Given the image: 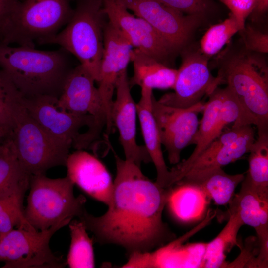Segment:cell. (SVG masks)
I'll return each instance as SVG.
<instances>
[{
  "label": "cell",
  "mask_w": 268,
  "mask_h": 268,
  "mask_svg": "<svg viewBox=\"0 0 268 268\" xmlns=\"http://www.w3.org/2000/svg\"><path fill=\"white\" fill-rule=\"evenodd\" d=\"M116 175L111 202L102 215L85 209L78 217L100 244L124 248L129 254L152 251L174 239L162 219L169 188L153 182L135 163L115 155Z\"/></svg>",
  "instance_id": "1"
},
{
  "label": "cell",
  "mask_w": 268,
  "mask_h": 268,
  "mask_svg": "<svg viewBox=\"0 0 268 268\" xmlns=\"http://www.w3.org/2000/svg\"><path fill=\"white\" fill-rule=\"evenodd\" d=\"M218 58L217 85L226 84L237 99L241 125H254L258 132H268V66L263 54L242 45L227 48Z\"/></svg>",
  "instance_id": "2"
},
{
  "label": "cell",
  "mask_w": 268,
  "mask_h": 268,
  "mask_svg": "<svg viewBox=\"0 0 268 268\" xmlns=\"http://www.w3.org/2000/svg\"><path fill=\"white\" fill-rule=\"evenodd\" d=\"M70 54L62 48L43 51L0 43V68L25 98H59L65 80L74 67Z\"/></svg>",
  "instance_id": "3"
},
{
  "label": "cell",
  "mask_w": 268,
  "mask_h": 268,
  "mask_svg": "<svg viewBox=\"0 0 268 268\" xmlns=\"http://www.w3.org/2000/svg\"><path fill=\"white\" fill-rule=\"evenodd\" d=\"M22 97L15 89L8 99L12 123L8 137L20 162L31 175L45 174L53 167L66 166L70 147L58 142L44 130L26 110Z\"/></svg>",
  "instance_id": "4"
},
{
  "label": "cell",
  "mask_w": 268,
  "mask_h": 268,
  "mask_svg": "<svg viewBox=\"0 0 268 268\" xmlns=\"http://www.w3.org/2000/svg\"><path fill=\"white\" fill-rule=\"evenodd\" d=\"M108 21L103 0H76L65 27L42 44L58 45L73 55L97 82Z\"/></svg>",
  "instance_id": "5"
},
{
  "label": "cell",
  "mask_w": 268,
  "mask_h": 268,
  "mask_svg": "<svg viewBox=\"0 0 268 268\" xmlns=\"http://www.w3.org/2000/svg\"><path fill=\"white\" fill-rule=\"evenodd\" d=\"M70 0H23L5 24L0 43L35 48L57 34L70 20Z\"/></svg>",
  "instance_id": "6"
},
{
  "label": "cell",
  "mask_w": 268,
  "mask_h": 268,
  "mask_svg": "<svg viewBox=\"0 0 268 268\" xmlns=\"http://www.w3.org/2000/svg\"><path fill=\"white\" fill-rule=\"evenodd\" d=\"M74 185L67 176L53 179L45 174L31 175L25 219L35 229L44 230L78 217L86 200L83 195L74 196Z\"/></svg>",
  "instance_id": "7"
},
{
  "label": "cell",
  "mask_w": 268,
  "mask_h": 268,
  "mask_svg": "<svg viewBox=\"0 0 268 268\" xmlns=\"http://www.w3.org/2000/svg\"><path fill=\"white\" fill-rule=\"evenodd\" d=\"M95 82L91 74L79 64L68 74L58 99L57 106L61 110L94 118L92 127L80 134L76 139L75 144L80 149L89 148L98 140L108 125L107 112Z\"/></svg>",
  "instance_id": "8"
},
{
  "label": "cell",
  "mask_w": 268,
  "mask_h": 268,
  "mask_svg": "<svg viewBox=\"0 0 268 268\" xmlns=\"http://www.w3.org/2000/svg\"><path fill=\"white\" fill-rule=\"evenodd\" d=\"M72 220L67 219L48 229L37 230L21 227L0 236V261L5 268H62V257L51 251L49 243L53 234Z\"/></svg>",
  "instance_id": "9"
},
{
  "label": "cell",
  "mask_w": 268,
  "mask_h": 268,
  "mask_svg": "<svg viewBox=\"0 0 268 268\" xmlns=\"http://www.w3.org/2000/svg\"><path fill=\"white\" fill-rule=\"evenodd\" d=\"M205 102L202 118L192 144L196 145L186 159L176 164L170 170L171 186L179 181L188 168L200 154L231 124L241 125V111L239 103L230 90L226 87H217L208 95Z\"/></svg>",
  "instance_id": "10"
},
{
  "label": "cell",
  "mask_w": 268,
  "mask_h": 268,
  "mask_svg": "<svg viewBox=\"0 0 268 268\" xmlns=\"http://www.w3.org/2000/svg\"><path fill=\"white\" fill-rule=\"evenodd\" d=\"M134 14L147 22L176 54L186 48L203 16L186 14L157 0H119Z\"/></svg>",
  "instance_id": "11"
},
{
  "label": "cell",
  "mask_w": 268,
  "mask_h": 268,
  "mask_svg": "<svg viewBox=\"0 0 268 268\" xmlns=\"http://www.w3.org/2000/svg\"><path fill=\"white\" fill-rule=\"evenodd\" d=\"M180 54L182 62L177 69L174 92L163 95L158 101L178 108H188L202 101L217 87L216 77L211 73L209 58L200 49L186 47Z\"/></svg>",
  "instance_id": "12"
},
{
  "label": "cell",
  "mask_w": 268,
  "mask_h": 268,
  "mask_svg": "<svg viewBox=\"0 0 268 268\" xmlns=\"http://www.w3.org/2000/svg\"><path fill=\"white\" fill-rule=\"evenodd\" d=\"M204 104L201 101L188 108H178L163 104L153 96V114L170 164L180 162L182 151L192 145L199 125L198 115L202 112Z\"/></svg>",
  "instance_id": "13"
},
{
  "label": "cell",
  "mask_w": 268,
  "mask_h": 268,
  "mask_svg": "<svg viewBox=\"0 0 268 268\" xmlns=\"http://www.w3.org/2000/svg\"><path fill=\"white\" fill-rule=\"evenodd\" d=\"M108 20L134 49L169 67L176 53L145 20L129 12L119 0H103Z\"/></svg>",
  "instance_id": "14"
},
{
  "label": "cell",
  "mask_w": 268,
  "mask_h": 268,
  "mask_svg": "<svg viewBox=\"0 0 268 268\" xmlns=\"http://www.w3.org/2000/svg\"><path fill=\"white\" fill-rule=\"evenodd\" d=\"M58 99L48 95L22 96V101L29 114L50 136L71 148L82 128L86 126L89 130L92 127L94 118L61 110L57 106Z\"/></svg>",
  "instance_id": "15"
},
{
  "label": "cell",
  "mask_w": 268,
  "mask_h": 268,
  "mask_svg": "<svg viewBox=\"0 0 268 268\" xmlns=\"http://www.w3.org/2000/svg\"><path fill=\"white\" fill-rule=\"evenodd\" d=\"M133 48L124 35L108 20L104 29L103 51L97 82L107 114V132H111L113 127L111 113L116 82L131 62Z\"/></svg>",
  "instance_id": "16"
},
{
  "label": "cell",
  "mask_w": 268,
  "mask_h": 268,
  "mask_svg": "<svg viewBox=\"0 0 268 268\" xmlns=\"http://www.w3.org/2000/svg\"><path fill=\"white\" fill-rule=\"evenodd\" d=\"M115 90L111 113L112 124L119 132L125 159L141 167L142 163H149L151 160L145 147L136 142L137 107L131 93L127 69L120 74Z\"/></svg>",
  "instance_id": "17"
},
{
  "label": "cell",
  "mask_w": 268,
  "mask_h": 268,
  "mask_svg": "<svg viewBox=\"0 0 268 268\" xmlns=\"http://www.w3.org/2000/svg\"><path fill=\"white\" fill-rule=\"evenodd\" d=\"M255 140L251 125L232 126L223 131L200 154L183 177L222 168L235 161L249 153Z\"/></svg>",
  "instance_id": "18"
},
{
  "label": "cell",
  "mask_w": 268,
  "mask_h": 268,
  "mask_svg": "<svg viewBox=\"0 0 268 268\" xmlns=\"http://www.w3.org/2000/svg\"><path fill=\"white\" fill-rule=\"evenodd\" d=\"M67 176L84 192L107 205L111 202L114 181L104 164L84 150L69 154L66 165Z\"/></svg>",
  "instance_id": "19"
},
{
  "label": "cell",
  "mask_w": 268,
  "mask_h": 268,
  "mask_svg": "<svg viewBox=\"0 0 268 268\" xmlns=\"http://www.w3.org/2000/svg\"><path fill=\"white\" fill-rule=\"evenodd\" d=\"M239 193L229 203L243 224L253 227L259 242L268 241V190L255 189L242 181Z\"/></svg>",
  "instance_id": "20"
},
{
  "label": "cell",
  "mask_w": 268,
  "mask_h": 268,
  "mask_svg": "<svg viewBox=\"0 0 268 268\" xmlns=\"http://www.w3.org/2000/svg\"><path fill=\"white\" fill-rule=\"evenodd\" d=\"M141 97L136 104L145 147L155 167L157 178L155 182L161 187H170L171 174L163 155L160 136L152 112V89L142 87Z\"/></svg>",
  "instance_id": "21"
},
{
  "label": "cell",
  "mask_w": 268,
  "mask_h": 268,
  "mask_svg": "<svg viewBox=\"0 0 268 268\" xmlns=\"http://www.w3.org/2000/svg\"><path fill=\"white\" fill-rule=\"evenodd\" d=\"M168 188L166 205L175 219L182 223L193 222L206 214L210 199L198 186L179 182Z\"/></svg>",
  "instance_id": "22"
},
{
  "label": "cell",
  "mask_w": 268,
  "mask_h": 268,
  "mask_svg": "<svg viewBox=\"0 0 268 268\" xmlns=\"http://www.w3.org/2000/svg\"><path fill=\"white\" fill-rule=\"evenodd\" d=\"M131 62L134 67V74L129 79L130 87L139 86L153 89H173L177 69L172 68L144 54L133 49Z\"/></svg>",
  "instance_id": "23"
},
{
  "label": "cell",
  "mask_w": 268,
  "mask_h": 268,
  "mask_svg": "<svg viewBox=\"0 0 268 268\" xmlns=\"http://www.w3.org/2000/svg\"><path fill=\"white\" fill-rule=\"evenodd\" d=\"M31 175L20 162L11 139L0 143V198L24 197Z\"/></svg>",
  "instance_id": "24"
},
{
  "label": "cell",
  "mask_w": 268,
  "mask_h": 268,
  "mask_svg": "<svg viewBox=\"0 0 268 268\" xmlns=\"http://www.w3.org/2000/svg\"><path fill=\"white\" fill-rule=\"evenodd\" d=\"M244 176V174H229L222 168H218L184 177L178 182L195 184L202 189L215 204L226 205L231 201L236 187L242 182Z\"/></svg>",
  "instance_id": "25"
},
{
  "label": "cell",
  "mask_w": 268,
  "mask_h": 268,
  "mask_svg": "<svg viewBox=\"0 0 268 268\" xmlns=\"http://www.w3.org/2000/svg\"><path fill=\"white\" fill-rule=\"evenodd\" d=\"M243 225L235 213H229L228 221L224 228L216 237L206 243L200 268L226 267V254L235 245H238L237 234Z\"/></svg>",
  "instance_id": "26"
},
{
  "label": "cell",
  "mask_w": 268,
  "mask_h": 268,
  "mask_svg": "<svg viewBox=\"0 0 268 268\" xmlns=\"http://www.w3.org/2000/svg\"><path fill=\"white\" fill-rule=\"evenodd\" d=\"M249 153V167L243 181L255 189L268 190V132L258 133Z\"/></svg>",
  "instance_id": "27"
},
{
  "label": "cell",
  "mask_w": 268,
  "mask_h": 268,
  "mask_svg": "<svg viewBox=\"0 0 268 268\" xmlns=\"http://www.w3.org/2000/svg\"><path fill=\"white\" fill-rule=\"evenodd\" d=\"M69 225L71 241L67 264L71 268H95L93 240L87 233L83 223L71 220Z\"/></svg>",
  "instance_id": "28"
},
{
  "label": "cell",
  "mask_w": 268,
  "mask_h": 268,
  "mask_svg": "<svg viewBox=\"0 0 268 268\" xmlns=\"http://www.w3.org/2000/svg\"><path fill=\"white\" fill-rule=\"evenodd\" d=\"M240 31L235 18L231 14L222 22L211 26L200 41V50L209 58L219 53L232 37Z\"/></svg>",
  "instance_id": "29"
},
{
  "label": "cell",
  "mask_w": 268,
  "mask_h": 268,
  "mask_svg": "<svg viewBox=\"0 0 268 268\" xmlns=\"http://www.w3.org/2000/svg\"><path fill=\"white\" fill-rule=\"evenodd\" d=\"M23 200L19 196L0 198V236L16 228H34L24 218Z\"/></svg>",
  "instance_id": "30"
},
{
  "label": "cell",
  "mask_w": 268,
  "mask_h": 268,
  "mask_svg": "<svg viewBox=\"0 0 268 268\" xmlns=\"http://www.w3.org/2000/svg\"><path fill=\"white\" fill-rule=\"evenodd\" d=\"M15 86L5 73L0 69V124L7 136L11 129V118L8 106V99Z\"/></svg>",
  "instance_id": "31"
},
{
  "label": "cell",
  "mask_w": 268,
  "mask_h": 268,
  "mask_svg": "<svg viewBox=\"0 0 268 268\" xmlns=\"http://www.w3.org/2000/svg\"><path fill=\"white\" fill-rule=\"evenodd\" d=\"M242 45L247 50L264 54L268 52V34L257 29L251 25L245 24L239 31Z\"/></svg>",
  "instance_id": "32"
},
{
  "label": "cell",
  "mask_w": 268,
  "mask_h": 268,
  "mask_svg": "<svg viewBox=\"0 0 268 268\" xmlns=\"http://www.w3.org/2000/svg\"><path fill=\"white\" fill-rule=\"evenodd\" d=\"M162 4L186 14L204 16L210 11L209 0H157Z\"/></svg>",
  "instance_id": "33"
},
{
  "label": "cell",
  "mask_w": 268,
  "mask_h": 268,
  "mask_svg": "<svg viewBox=\"0 0 268 268\" xmlns=\"http://www.w3.org/2000/svg\"><path fill=\"white\" fill-rule=\"evenodd\" d=\"M235 18L240 31L244 27L245 21L250 16L257 0H222Z\"/></svg>",
  "instance_id": "34"
},
{
  "label": "cell",
  "mask_w": 268,
  "mask_h": 268,
  "mask_svg": "<svg viewBox=\"0 0 268 268\" xmlns=\"http://www.w3.org/2000/svg\"><path fill=\"white\" fill-rule=\"evenodd\" d=\"M21 1V0H0V36L5 24Z\"/></svg>",
  "instance_id": "35"
},
{
  "label": "cell",
  "mask_w": 268,
  "mask_h": 268,
  "mask_svg": "<svg viewBox=\"0 0 268 268\" xmlns=\"http://www.w3.org/2000/svg\"><path fill=\"white\" fill-rule=\"evenodd\" d=\"M268 9V0H257L254 9L250 14L252 19H258L266 13Z\"/></svg>",
  "instance_id": "36"
},
{
  "label": "cell",
  "mask_w": 268,
  "mask_h": 268,
  "mask_svg": "<svg viewBox=\"0 0 268 268\" xmlns=\"http://www.w3.org/2000/svg\"><path fill=\"white\" fill-rule=\"evenodd\" d=\"M7 137V134L1 125L0 124V139H5Z\"/></svg>",
  "instance_id": "37"
},
{
  "label": "cell",
  "mask_w": 268,
  "mask_h": 268,
  "mask_svg": "<svg viewBox=\"0 0 268 268\" xmlns=\"http://www.w3.org/2000/svg\"><path fill=\"white\" fill-rule=\"evenodd\" d=\"M1 139H0V141L1 140Z\"/></svg>",
  "instance_id": "38"
},
{
  "label": "cell",
  "mask_w": 268,
  "mask_h": 268,
  "mask_svg": "<svg viewBox=\"0 0 268 268\" xmlns=\"http://www.w3.org/2000/svg\"></svg>",
  "instance_id": "39"
}]
</instances>
